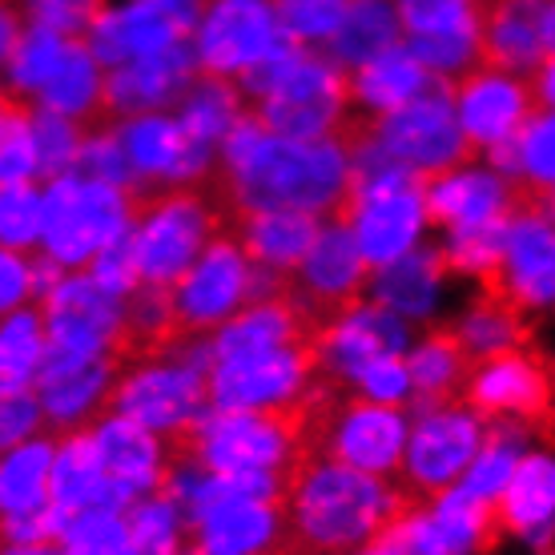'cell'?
I'll return each mask as SVG.
<instances>
[{"label":"cell","instance_id":"cell-27","mask_svg":"<svg viewBox=\"0 0 555 555\" xmlns=\"http://www.w3.org/2000/svg\"><path fill=\"white\" fill-rule=\"evenodd\" d=\"M33 28H49L65 41H85V33L109 13V0H4Z\"/></svg>","mask_w":555,"mask_h":555},{"label":"cell","instance_id":"cell-8","mask_svg":"<svg viewBox=\"0 0 555 555\" xmlns=\"http://www.w3.org/2000/svg\"><path fill=\"white\" fill-rule=\"evenodd\" d=\"M319 371L314 343L254 350L225 362H209V406L214 411H242V406H270L294 399Z\"/></svg>","mask_w":555,"mask_h":555},{"label":"cell","instance_id":"cell-19","mask_svg":"<svg viewBox=\"0 0 555 555\" xmlns=\"http://www.w3.org/2000/svg\"><path fill=\"white\" fill-rule=\"evenodd\" d=\"M472 354L463 350L455 326H427L418 347L406 359V375L415 390L418 411H435V406H459L463 395V378H467Z\"/></svg>","mask_w":555,"mask_h":555},{"label":"cell","instance_id":"cell-20","mask_svg":"<svg viewBox=\"0 0 555 555\" xmlns=\"http://www.w3.org/2000/svg\"><path fill=\"white\" fill-rule=\"evenodd\" d=\"M427 81L430 73L418 65V56L406 44H395L347 73V98L354 109L383 117V113H395L403 109L406 101H415L427 89Z\"/></svg>","mask_w":555,"mask_h":555},{"label":"cell","instance_id":"cell-14","mask_svg":"<svg viewBox=\"0 0 555 555\" xmlns=\"http://www.w3.org/2000/svg\"><path fill=\"white\" fill-rule=\"evenodd\" d=\"M507 209V178L479 166H459L443 173H423V222L435 230H472L495 222Z\"/></svg>","mask_w":555,"mask_h":555},{"label":"cell","instance_id":"cell-34","mask_svg":"<svg viewBox=\"0 0 555 555\" xmlns=\"http://www.w3.org/2000/svg\"><path fill=\"white\" fill-rule=\"evenodd\" d=\"M519 173L531 181H555V113H540L519 129Z\"/></svg>","mask_w":555,"mask_h":555},{"label":"cell","instance_id":"cell-40","mask_svg":"<svg viewBox=\"0 0 555 555\" xmlns=\"http://www.w3.org/2000/svg\"><path fill=\"white\" fill-rule=\"evenodd\" d=\"M547 185H552V194H555V181H547Z\"/></svg>","mask_w":555,"mask_h":555},{"label":"cell","instance_id":"cell-35","mask_svg":"<svg viewBox=\"0 0 555 555\" xmlns=\"http://www.w3.org/2000/svg\"><path fill=\"white\" fill-rule=\"evenodd\" d=\"M37 427H44L37 395L33 390H4L0 395V455L33 439Z\"/></svg>","mask_w":555,"mask_h":555},{"label":"cell","instance_id":"cell-25","mask_svg":"<svg viewBox=\"0 0 555 555\" xmlns=\"http://www.w3.org/2000/svg\"><path fill=\"white\" fill-rule=\"evenodd\" d=\"M28 133H33V153H37V178H33V185H49V181L65 178L73 162H77V150H81L77 126H73L69 117L37 105L33 121H28Z\"/></svg>","mask_w":555,"mask_h":555},{"label":"cell","instance_id":"cell-21","mask_svg":"<svg viewBox=\"0 0 555 555\" xmlns=\"http://www.w3.org/2000/svg\"><path fill=\"white\" fill-rule=\"evenodd\" d=\"M399 37H403V25H399V13L390 0H347V13L338 28L322 41V56L350 73L359 69L362 61L403 44Z\"/></svg>","mask_w":555,"mask_h":555},{"label":"cell","instance_id":"cell-4","mask_svg":"<svg viewBox=\"0 0 555 555\" xmlns=\"http://www.w3.org/2000/svg\"><path fill=\"white\" fill-rule=\"evenodd\" d=\"M371 145L378 153H387L390 162L415 169V173H443V169L459 166H479V157H483L459 129L451 81L435 77V73H430L427 89L415 101H406L403 109L378 117Z\"/></svg>","mask_w":555,"mask_h":555},{"label":"cell","instance_id":"cell-7","mask_svg":"<svg viewBox=\"0 0 555 555\" xmlns=\"http://www.w3.org/2000/svg\"><path fill=\"white\" fill-rule=\"evenodd\" d=\"M250 270L254 266L242 258L234 242L218 234L209 237L206 250L190 262L185 274L169 282V314H173V331L185 347L202 343L206 334H214L222 322L234 319L237 310H246Z\"/></svg>","mask_w":555,"mask_h":555},{"label":"cell","instance_id":"cell-10","mask_svg":"<svg viewBox=\"0 0 555 555\" xmlns=\"http://www.w3.org/2000/svg\"><path fill=\"white\" fill-rule=\"evenodd\" d=\"M286 41L291 37L278 28L270 0H214L194 37L197 69L214 77H234Z\"/></svg>","mask_w":555,"mask_h":555},{"label":"cell","instance_id":"cell-15","mask_svg":"<svg viewBox=\"0 0 555 555\" xmlns=\"http://www.w3.org/2000/svg\"><path fill=\"white\" fill-rule=\"evenodd\" d=\"M319 234L322 218L302 209H234L222 230L246 262L266 270H294Z\"/></svg>","mask_w":555,"mask_h":555},{"label":"cell","instance_id":"cell-24","mask_svg":"<svg viewBox=\"0 0 555 555\" xmlns=\"http://www.w3.org/2000/svg\"><path fill=\"white\" fill-rule=\"evenodd\" d=\"M41 354H44V319H41V306L28 302L0 322V395L4 390H33Z\"/></svg>","mask_w":555,"mask_h":555},{"label":"cell","instance_id":"cell-5","mask_svg":"<svg viewBox=\"0 0 555 555\" xmlns=\"http://www.w3.org/2000/svg\"><path fill=\"white\" fill-rule=\"evenodd\" d=\"M483 447V423L467 406L418 411L390 483L418 507H435L467 475Z\"/></svg>","mask_w":555,"mask_h":555},{"label":"cell","instance_id":"cell-16","mask_svg":"<svg viewBox=\"0 0 555 555\" xmlns=\"http://www.w3.org/2000/svg\"><path fill=\"white\" fill-rule=\"evenodd\" d=\"M185 33L166 13H157L145 0H129L126 9H109L98 25L85 33L89 53L98 56L101 69H117L126 61H141V56L166 53L169 44H178Z\"/></svg>","mask_w":555,"mask_h":555},{"label":"cell","instance_id":"cell-32","mask_svg":"<svg viewBox=\"0 0 555 555\" xmlns=\"http://www.w3.org/2000/svg\"><path fill=\"white\" fill-rule=\"evenodd\" d=\"M85 270L98 278V286H105V291L117 294V298H126V294L141 282L138 278V246H133V225H126L117 237H109V242L89 258Z\"/></svg>","mask_w":555,"mask_h":555},{"label":"cell","instance_id":"cell-29","mask_svg":"<svg viewBox=\"0 0 555 555\" xmlns=\"http://www.w3.org/2000/svg\"><path fill=\"white\" fill-rule=\"evenodd\" d=\"M274 9L278 28L298 44H322L331 37L343 13H347V0H270Z\"/></svg>","mask_w":555,"mask_h":555},{"label":"cell","instance_id":"cell-26","mask_svg":"<svg viewBox=\"0 0 555 555\" xmlns=\"http://www.w3.org/2000/svg\"><path fill=\"white\" fill-rule=\"evenodd\" d=\"M65 49H69L65 37H56V33H49V28L25 25V33L16 37L13 53H9V65H4L9 77H4V81L37 98V89H41V85L53 77L56 65H61Z\"/></svg>","mask_w":555,"mask_h":555},{"label":"cell","instance_id":"cell-11","mask_svg":"<svg viewBox=\"0 0 555 555\" xmlns=\"http://www.w3.org/2000/svg\"><path fill=\"white\" fill-rule=\"evenodd\" d=\"M479 291L500 294L519 310H543L555 302V225L543 218H507L503 266L479 278Z\"/></svg>","mask_w":555,"mask_h":555},{"label":"cell","instance_id":"cell-9","mask_svg":"<svg viewBox=\"0 0 555 555\" xmlns=\"http://www.w3.org/2000/svg\"><path fill=\"white\" fill-rule=\"evenodd\" d=\"M451 101L463 138L483 153L500 141L515 138L531 117H540V98L531 89V77L500 69H472L451 81Z\"/></svg>","mask_w":555,"mask_h":555},{"label":"cell","instance_id":"cell-18","mask_svg":"<svg viewBox=\"0 0 555 555\" xmlns=\"http://www.w3.org/2000/svg\"><path fill=\"white\" fill-rule=\"evenodd\" d=\"M495 515H500L503 535L512 531V535L543 543L555 515V459L519 455L512 479L495 495Z\"/></svg>","mask_w":555,"mask_h":555},{"label":"cell","instance_id":"cell-28","mask_svg":"<svg viewBox=\"0 0 555 555\" xmlns=\"http://www.w3.org/2000/svg\"><path fill=\"white\" fill-rule=\"evenodd\" d=\"M65 555H133V540L121 512L77 515L61 531Z\"/></svg>","mask_w":555,"mask_h":555},{"label":"cell","instance_id":"cell-2","mask_svg":"<svg viewBox=\"0 0 555 555\" xmlns=\"http://www.w3.org/2000/svg\"><path fill=\"white\" fill-rule=\"evenodd\" d=\"M459 406L479 418H512L531 439L555 443V362L543 350L500 347L472 359Z\"/></svg>","mask_w":555,"mask_h":555},{"label":"cell","instance_id":"cell-17","mask_svg":"<svg viewBox=\"0 0 555 555\" xmlns=\"http://www.w3.org/2000/svg\"><path fill=\"white\" fill-rule=\"evenodd\" d=\"M93 443H98L101 472L109 479L129 503L150 495L162 475V443L157 435L145 427H138L133 418L113 415L93 430Z\"/></svg>","mask_w":555,"mask_h":555},{"label":"cell","instance_id":"cell-39","mask_svg":"<svg viewBox=\"0 0 555 555\" xmlns=\"http://www.w3.org/2000/svg\"><path fill=\"white\" fill-rule=\"evenodd\" d=\"M350 555H399V552H395V547H390V543L383 540V535H375V540L362 543L359 552H350Z\"/></svg>","mask_w":555,"mask_h":555},{"label":"cell","instance_id":"cell-30","mask_svg":"<svg viewBox=\"0 0 555 555\" xmlns=\"http://www.w3.org/2000/svg\"><path fill=\"white\" fill-rule=\"evenodd\" d=\"M41 242V194L33 181L0 190V246L37 250Z\"/></svg>","mask_w":555,"mask_h":555},{"label":"cell","instance_id":"cell-22","mask_svg":"<svg viewBox=\"0 0 555 555\" xmlns=\"http://www.w3.org/2000/svg\"><path fill=\"white\" fill-rule=\"evenodd\" d=\"M443 278H447V266H443L439 246L418 250V254L406 250L403 258H395L390 266H383V274L371 278L366 298L395 310V314H403V319L406 314H423Z\"/></svg>","mask_w":555,"mask_h":555},{"label":"cell","instance_id":"cell-23","mask_svg":"<svg viewBox=\"0 0 555 555\" xmlns=\"http://www.w3.org/2000/svg\"><path fill=\"white\" fill-rule=\"evenodd\" d=\"M56 439H25L0 459V515H37L49 507Z\"/></svg>","mask_w":555,"mask_h":555},{"label":"cell","instance_id":"cell-12","mask_svg":"<svg viewBox=\"0 0 555 555\" xmlns=\"http://www.w3.org/2000/svg\"><path fill=\"white\" fill-rule=\"evenodd\" d=\"M141 181H194L214 162V145L197 141L173 113H138L113 129Z\"/></svg>","mask_w":555,"mask_h":555},{"label":"cell","instance_id":"cell-31","mask_svg":"<svg viewBox=\"0 0 555 555\" xmlns=\"http://www.w3.org/2000/svg\"><path fill=\"white\" fill-rule=\"evenodd\" d=\"M69 173H77V178H89V181H105V185L121 190V194H129L133 185H141L138 169H133V162L126 157L121 141H117V133H101V138L81 141L77 162H73Z\"/></svg>","mask_w":555,"mask_h":555},{"label":"cell","instance_id":"cell-3","mask_svg":"<svg viewBox=\"0 0 555 555\" xmlns=\"http://www.w3.org/2000/svg\"><path fill=\"white\" fill-rule=\"evenodd\" d=\"M109 418H133L145 430H169L181 423L209 415V343L178 350L166 362H150L138 371H126L109 387Z\"/></svg>","mask_w":555,"mask_h":555},{"label":"cell","instance_id":"cell-33","mask_svg":"<svg viewBox=\"0 0 555 555\" xmlns=\"http://www.w3.org/2000/svg\"><path fill=\"white\" fill-rule=\"evenodd\" d=\"M350 395H362V399H375V403H390V406L411 403L406 359L403 354H387V359H375L371 366H362L359 378L350 383Z\"/></svg>","mask_w":555,"mask_h":555},{"label":"cell","instance_id":"cell-1","mask_svg":"<svg viewBox=\"0 0 555 555\" xmlns=\"http://www.w3.org/2000/svg\"><path fill=\"white\" fill-rule=\"evenodd\" d=\"M209 173L242 209H302L326 222L347 190L350 157L331 138H274L242 113L218 141Z\"/></svg>","mask_w":555,"mask_h":555},{"label":"cell","instance_id":"cell-36","mask_svg":"<svg viewBox=\"0 0 555 555\" xmlns=\"http://www.w3.org/2000/svg\"><path fill=\"white\" fill-rule=\"evenodd\" d=\"M21 33H25V21L16 16L13 4H4V0H0V69L9 65V53H13V44H16Z\"/></svg>","mask_w":555,"mask_h":555},{"label":"cell","instance_id":"cell-6","mask_svg":"<svg viewBox=\"0 0 555 555\" xmlns=\"http://www.w3.org/2000/svg\"><path fill=\"white\" fill-rule=\"evenodd\" d=\"M126 197L105 181L65 173L41 194V246L56 266L81 270L89 258L126 230Z\"/></svg>","mask_w":555,"mask_h":555},{"label":"cell","instance_id":"cell-38","mask_svg":"<svg viewBox=\"0 0 555 555\" xmlns=\"http://www.w3.org/2000/svg\"><path fill=\"white\" fill-rule=\"evenodd\" d=\"M540 37H543V56H555V0H543Z\"/></svg>","mask_w":555,"mask_h":555},{"label":"cell","instance_id":"cell-13","mask_svg":"<svg viewBox=\"0 0 555 555\" xmlns=\"http://www.w3.org/2000/svg\"><path fill=\"white\" fill-rule=\"evenodd\" d=\"M475 33V69L531 73L543 61V0H467Z\"/></svg>","mask_w":555,"mask_h":555},{"label":"cell","instance_id":"cell-37","mask_svg":"<svg viewBox=\"0 0 555 555\" xmlns=\"http://www.w3.org/2000/svg\"><path fill=\"white\" fill-rule=\"evenodd\" d=\"M531 89L540 98V109L555 113V56H543L540 61V69L531 73Z\"/></svg>","mask_w":555,"mask_h":555}]
</instances>
